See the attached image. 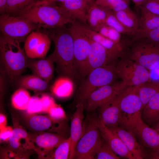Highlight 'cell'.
<instances>
[{
	"label": "cell",
	"mask_w": 159,
	"mask_h": 159,
	"mask_svg": "<svg viewBox=\"0 0 159 159\" xmlns=\"http://www.w3.org/2000/svg\"><path fill=\"white\" fill-rule=\"evenodd\" d=\"M26 110L29 114L42 112V105L40 98L36 96L31 97Z\"/></svg>",
	"instance_id": "cell-40"
},
{
	"label": "cell",
	"mask_w": 159,
	"mask_h": 159,
	"mask_svg": "<svg viewBox=\"0 0 159 159\" xmlns=\"http://www.w3.org/2000/svg\"><path fill=\"white\" fill-rule=\"evenodd\" d=\"M124 56L150 71L159 63V44L145 38L138 39L131 42Z\"/></svg>",
	"instance_id": "cell-5"
},
{
	"label": "cell",
	"mask_w": 159,
	"mask_h": 159,
	"mask_svg": "<svg viewBox=\"0 0 159 159\" xmlns=\"http://www.w3.org/2000/svg\"><path fill=\"white\" fill-rule=\"evenodd\" d=\"M17 16L26 19L43 29L64 26L73 20L66 16L59 6L46 0H39Z\"/></svg>",
	"instance_id": "cell-3"
},
{
	"label": "cell",
	"mask_w": 159,
	"mask_h": 159,
	"mask_svg": "<svg viewBox=\"0 0 159 159\" xmlns=\"http://www.w3.org/2000/svg\"><path fill=\"white\" fill-rule=\"evenodd\" d=\"M96 32L117 43L122 42L128 39H124L122 36L123 34L105 23L101 25Z\"/></svg>",
	"instance_id": "cell-34"
},
{
	"label": "cell",
	"mask_w": 159,
	"mask_h": 159,
	"mask_svg": "<svg viewBox=\"0 0 159 159\" xmlns=\"http://www.w3.org/2000/svg\"><path fill=\"white\" fill-rule=\"evenodd\" d=\"M65 139L63 137L58 134L44 132L37 135L32 140L33 143L39 148L49 151L56 148Z\"/></svg>",
	"instance_id": "cell-28"
},
{
	"label": "cell",
	"mask_w": 159,
	"mask_h": 159,
	"mask_svg": "<svg viewBox=\"0 0 159 159\" xmlns=\"http://www.w3.org/2000/svg\"><path fill=\"white\" fill-rule=\"evenodd\" d=\"M141 118L149 125H154L159 121V93L153 96L144 106Z\"/></svg>",
	"instance_id": "cell-25"
},
{
	"label": "cell",
	"mask_w": 159,
	"mask_h": 159,
	"mask_svg": "<svg viewBox=\"0 0 159 159\" xmlns=\"http://www.w3.org/2000/svg\"><path fill=\"white\" fill-rule=\"evenodd\" d=\"M136 6L139 7L147 0H132Z\"/></svg>",
	"instance_id": "cell-49"
},
{
	"label": "cell",
	"mask_w": 159,
	"mask_h": 159,
	"mask_svg": "<svg viewBox=\"0 0 159 159\" xmlns=\"http://www.w3.org/2000/svg\"><path fill=\"white\" fill-rule=\"evenodd\" d=\"M49 82L34 74L21 75L18 79L16 87L36 91H42L48 87Z\"/></svg>",
	"instance_id": "cell-26"
},
{
	"label": "cell",
	"mask_w": 159,
	"mask_h": 159,
	"mask_svg": "<svg viewBox=\"0 0 159 159\" xmlns=\"http://www.w3.org/2000/svg\"><path fill=\"white\" fill-rule=\"evenodd\" d=\"M62 3L60 8L66 16L87 24L89 4L85 0H67Z\"/></svg>",
	"instance_id": "cell-21"
},
{
	"label": "cell",
	"mask_w": 159,
	"mask_h": 159,
	"mask_svg": "<svg viewBox=\"0 0 159 159\" xmlns=\"http://www.w3.org/2000/svg\"><path fill=\"white\" fill-rule=\"evenodd\" d=\"M54 62L53 53L45 58L27 57V67L30 68L33 74L49 82L53 75Z\"/></svg>",
	"instance_id": "cell-20"
},
{
	"label": "cell",
	"mask_w": 159,
	"mask_h": 159,
	"mask_svg": "<svg viewBox=\"0 0 159 159\" xmlns=\"http://www.w3.org/2000/svg\"><path fill=\"white\" fill-rule=\"evenodd\" d=\"M141 112L136 115L124 127L136 134L145 147L152 150L159 149L158 132L143 120Z\"/></svg>",
	"instance_id": "cell-11"
},
{
	"label": "cell",
	"mask_w": 159,
	"mask_h": 159,
	"mask_svg": "<svg viewBox=\"0 0 159 159\" xmlns=\"http://www.w3.org/2000/svg\"><path fill=\"white\" fill-rule=\"evenodd\" d=\"M70 150V141L69 138L64 140L56 148L52 158L55 159L69 158Z\"/></svg>",
	"instance_id": "cell-37"
},
{
	"label": "cell",
	"mask_w": 159,
	"mask_h": 159,
	"mask_svg": "<svg viewBox=\"0 0 159 159\" xmlns=\"http://www.w3.org/2000/svg\"><path fill=\"white\" fill-rule=\"evenodd\" d=\"M98 5L113 13L130 7L129 0H107Z\"/></svg>",
	"instance_id": "cell-36"
},
{
	"label": "cell",
	"mask_w": 159,
	"mask_h": 159,
	"mask_svg": "<svg viewBox=\"0 0 159 159\" xmlns=\"http://www.w3.org/2000/svg\"><path fill=\"white\" fill-rule=\"evenodd\" d=\"M82 28L91 40L102 46L119 58L123 56L129 44L128 40L116 43L91 29L87 24L80 21Z\"/></svg>",
	"instance_id": "cell-16"
},
{
	"label": "cell",
	"mask_w": 159,
	"mask_h": 159,
	"mask_svg": "<svg viewBox=\"0 0 159 159\" xmlns=\"http://www.w3.org/2000/svg\"><path fill=\"white\" fill-rule=\"evenodd\" d=\"M53 122L49 116L43 115H34L31 116L28 120L30 127L37 131L48 130L52 126Z\"/></svg>",
	"instance_id": "cell-32"
},
{
	"label": "cell",
	"mask_w": 159,
	"mask_h": 159,
	"mask_svg": "<svg viewBox=\"0 0 159 159\" xmlns=\"http://www.w3.org/2000/svg\"><path fill=\"white\" fill-rule=\"evenodd\" d=\"M127 87L122 81L114 82L93 91L87 99L84 107L88 112H92L123 92Z\"/></svg>",
	"instance_id": "cell-10"
},
{
	"label": "cell",
	"mask_w": 159,
	"mask_h": 159,
	"mask_svg": "<svg viewBox=\"0 0 159 159\" xmlns=\"http://www.w3.org/2000/svg\"><path fill=\"white\" fill-rule=\"evenodd\" d=\"M86 76L92 70L102 66L115 62L119 58L99 44L91 40Z\"/></svg>",
	"instance_id": "cell-15"
},
{
	"label": "cell",
	"mask_w": 159,
	"mask_h": 159,
	"mask_svg": "<svg viewBox=\"0 0 159 159\" xmlns=\"http://www.w3.org/2000/svg\"><path fill=\"white\" fill-rule=\"evenodd\" d=\"M142 38H145L151 41L159 44V28L143 34L136 40Z\"/></svg>",
	"instance_id": "cell-43"
},
{
	"label": "cell",
	"mask_w": 159,
	"mask_h": 159,
	"mask_svg": "<svg viewBox=\"0 0 159 159\" xmlns=\"http://www.w3.org/2000/svg\"><path fill=\"white\" fill-rule=\"evenodd\" d=\"M42 31L54 42L53 53L57 71L72 80L80 78L74 59L73 40L69 29L64 26L43 29Z\"/></svg>",
	"instance_id": "cell-1"
},
{
	"label": "cell",
	"mask_w": 159,
	"mask_h": 159,
	"mask_svg": "<svg viewBox=\"0 0 159 159\" xmlns=\"http://www.w3.org/2000/svg\"><path fill=\"white\" fill-rule=\"evenodd\" d=\"M111 12L95 2L89 4L87 17V24L92 29L96 31Z\"/></svg>",
	"instance_id": "cell-24"
},
{
	"label": "cell",
	"mask_w": 159,
	"mask_h": 159,
	"mask_svg": "<svg viewBox=\"0 0 159 159\" xmlns=\"http://www.w3.org/2000/svg\"><path fill=\"white\" fill-rule=\"evenodd\" d=\"M8 142L11 148L17 152L24 151L34 146L32 139L21 127H16L13 129Z\"/></svg>",
	"instance_id": "cell-23"
},
{
	"label": "cell",
	"mask_w": 159,
	"mask_h": 159,
	"mask_svg": "<svg viewBox=\"0 0 159 159\" xmlns=\"http://www.w3.org/2000/svg\"><path fill=\"white\" fill-rule=\"evenodd\" d=\"M47 113L54 122H57L66 118L65 112L62 108L55 103L50 108Z\"/></svg>",
	"instance_id": "cell-39"
},
{
	"label": "cell",
	"mask_w": 159,
	"mask_h": 159,
	"mask_svg": "<svg viewBox=\"0 0 159 159\" xmlns=\"http://www.w3.org/2000/svg\"><path fill=\"white\" fill-rule=\"evenodd\" d=\"M40 99L42 105V112L47 113L50 108L55 103L52 97L46 94L43 95Z\"/></svg>",
	"instance_id": "cell-42"
},
{
	"label": "cell",
	"mask_w": 159,
	"mask_h": 159,
	"mask_svg": "<svg viewBox=\"0 0 159 159\" xmlns=\"http://www.w3.org/2000/svg\"><path fill=\"white\" fill-rule=\"evenodd\" d=\"M97 121V119L90 120L83 129L75 148L74 159H95L102 141Z\"/></svg>",
	"instance_id": "cell-8"
},
{
	"label": "cell",
	"mask_w": 159,
	"mask_h": 159,
	"mask_svg": "<svg viewBox=\"0 0 159 159\" xmlns=\"http://www.w3.org/2000/svg\"><path fill=\"white\" fill-rule=\"evenodd\" d=\"M95 159H119L120 157L114 152L103 140H102L100 146Z\"/></svg>",
	"instance_id": "cell-38"
},
{
	"label": "cell",
	"mask_w": 159,
	"mask_h": 159,
	"mask_svg": "<svg viewBox=\"0 0 159 159\" xmlns=\"http://www.w3.org/2000/svg\"><path fill=\"white\" fill-rule=\"evenodd\" d=\"M74 85L70 77L61 76L58 78L52 85L51 90L52 94L59 98H64L70 96L74 91Z\"/></svg>",
	"instance_id": "cell-27"
},
{
	"label": "cell",
	"mask_w": 159,
	"mask_h": 159,
	"mask_svg": "<svg viewBox=\"0 0 159 159\" xmlns=\"http://www.w3.org/2000/svg\"><path fill=\"white\" fill-rule=\"evenodd\" d=\"M113 14L124 25L133 31L134 34L138 32L140 25V17L130 7Z\"/></svg>",
	"instance_id": "cell-29"
},
{
	"label": "cell",
	"mask_w": 159,
	"mask_h": 159,
	"mask_svg": "<svg viewBox=\"0 0 159 159\" xmlns=\"http://www.w3.org/2000/svg\"><path fill=\"white\" fill-rule=\"evenodd\" d=\"M6 117L3 114L0 115V130L6 127Z\"/></svg>",
	"instance_id": "cell-48"
},
{
	"label": "cell",
	"mask_w": 159,
	"mask_h": 159,
	"mask_svg": "<svg viewBox=\"0 0 159 159\" xmlns=\"http://www.w3.org/2000/svg\"><path fill=\"white\" fill-rule=\"evenodd\" d=\"M154 129H156L158 128H159V121L157 122L154 125Z\"/></svg>",
	"instance_id": "cell-52"
},
{
	"label": "cell",
	"mask_w": 159,
	"mask_h": 159,
	"mask_svg": "<svg viewBox=\"0 0 159 159\" xmlns=\"http://www.w3.org/2000/svg\"><path fill=\"white\" fill-rule=\"evenodd\" d=\"M20 41L2 34L0 37V66L5 70L11 85L17 82L27 68V57Z\"/></svg>",
	"instance_id": "cell-2"
},
{
	"label": "cell",
	"mask_w": 159,
	"mask_h": 159,
	"mask_svg": "<svg viewBox=\"0 0 159 159\" xmlns=\"http://www.w3.org/2000/svg\"><path fill=\"white\" fill-rule=\"evenodd\" d=\"M158 140H159V132H158Z\"/></svg>",
	"instance_id": "cell-54"
},
{
	"label": "cell",
	"mask_w": 159,
	"mask_h": 159,
	"mask_svg": "<svg viewBox=\"0 0 159 159\" xmlns=\"http://www.w3.org/2000/svg\"><path fill=\"white\" fill-rule=\"evenodd\" d=\"M46 0L50 3H52L53 2L55 1H60L62 2L66 1L67 0Z\"/></svg>",
	"instance_id": "cell-50"
},
{
	"label": "cell",
	"mask_w": 159,
	"mask_h": 159,
	"mask_svg": "<svg viewBox=\"0 0 159 159\" xmlns=\"http://www.w3.org/2000/svg\"><path fill=\"white\" fill-rule=\"evenodd\" d=\"M121 126H125L143 108L142 102L138 95L137 86L128 87L125 90L121 99Z\"/></svg>",
	"instance_id": "cell-13"
},
{
	"label": "cell",
	"mask_w": 159,
	"mask_h": 159,
	"mask_svg": "<svg viewBox=\"0 0 159 159\" xmlns=\"http://www.w3.org/2000/svg\"><path fill=\"white\" fill-rule=\"evenodd\" d=\"M107 0H96L95 2L97 5H99L102 2Z\"/></svg>",
	"instance_id": "cell-51"
},
{
	"label": "cell",
	"mask_w": 159,
	"mask_h": 159,
	"mask_svg": "<svg viewBox=\"0 0 159 159\" xmlns=\"http://www.w3.org/2000/svg\"><path fill=\"white\" fill-rule=\"evenodd\" d=\"M31 97L29 93L26 89L18 88L12 96V105L16 109L26 110Z\"/></svg>",
	"instance_id": "cell-31"
},
{
	"label": "cell",
	"mask_w": 159,
	"mask_h": 159,
	"mask_svg": "<svg viewBox=\"0 0 159 159\" xmlns=\"http://www.w3.org/2000/svg\"><path fill=\"white\" fill-rule=\"evenodd\" d=\"M120 58L115 63L116 72L127 87L137 86L150 81L148 70L125 56Z\"/></svg>",
	"instance_id": "cell-6"
},
{
	"label": "cell",
	"mask_w": 159,
	"mask_h": 159,
	"mask_svg": "<svg viewBox=\"0 0 159 159\" xmlns=\"http://www.w3.org/2000/svg\"><path fill=\"white\" fill-rule=\"evenodd\" d=\"M71 24L69 29L73 40L74 59L80 78H84L86 76L90 40L82 30L80 21L74 20Z\"/></svg>",
	"instance_id": "cell-7"
},
{
	"label": "cell",
	"mask_w": 159,
	"mask_h": 159,
	"mask_svg": "<svg viewBox=\"0 0 159 159\" xmlns=\"http://www.w3.org/2000/svg\"><path fill=\"white\" fill-rule=\"evenodd\" d=\"M105 23L123 35L132 37L134 34L133 31L124 25L112 12L108 15Z\"/></svg>",
	"instance_id": "cell-35"
},
{
	"label": "cell",
	"mask_w": 159,
	"mask_h": 159,
	"mask_svg": "<svg viewBox=\"0 0 159 159\" xmlns=\"http://www.w3.org/2000/svg\"><path fill=\"white\" fill-rule=\"evenodd\" d=\"M150 81H159V63L149 71Z\"/></svg>",
	"instance_id": "cell-45"
},
{
	"label": "cell",
	"mask_w": 159,
	"mask_h": 159,
	"mask_svg": "<svg viewBox=\"0 0 159 159\" xmlns=\"http://www.w3.org/2000/svg\"><path fill=\"white\" fill-rule=\"evenodd\" d=\"M7 9L6 14L16 16L39 0H7Z\"/></svg>",
	"instance_id": "cell-33"
},
{
	"label": "cell",
	"mask_w": 159,
	"mask_h": 159,
	"mask_svg": "<svg viewBox=\"0 0 159 159\" xmlns=\"http://www.w3.org/2000/svg\"><path fill=\"white\" fill-rule=\"evenodd\" d=\"M40 28L28 19L21 17L7 14L0 16V29L2 34L21 42H24L31 32Z\"/></svg>",
	"instance_id": "cell-9"
},
{
	"label": "cell",
	"mask_w": 159,
	"mask_h": 159,
	"mask_svg": "<svg viewBox=\"0 0 159 159\" xmlns=\"http://www.w3.org/2000/svg\"><path fill=\"white\" fill-rule=\"evenodd\" d=\"M51 39L39 29L31 32L24 42V49L27 57L42 59L46 55L50 46Z\"/></svg>",
	"instance_id": "cell-12"
},
{
	"label": "cell",
	"mask_w": 159,
	"mask_h": 159,
	"mask_svg": "<svg viewBox=\"0 0 159 159\" xmlns=\"http://www.w3.org/2000/svg\"><path fill=\"white\" fill-rule=\"evenodd\" d=\"M109 128L121 139L134 159H142L148 156L136 141L135 135L132 131L121 126Z\"/></svg>",
	"instance_id": "cell-18"
},
{
	"label": "cell",
	"mask_w": 159,
	"mask_h": 159,
	"mask_svg": "<svg viewBox=\"0 0 159 159\" xmlns=\"http://www.w3.org/2000/svg\"><path fill=\"white\" fill-rule=\"evenodd\" d=\"M7 9V0H0V13L1 14L6 13Z\"/></svg>",
	"instance_id": "cell-46"
},
{
	"label": "cell",
	"mask_w": 159,
	"mask_h": 159,
	"mask_svg": "<svg viewBox=\"0 0 159 159\" xmlns=\"http://www.w3.org/2000/svg\"><path fill=\"white\" fill-rule=\"evenodd\" d=\"M137 87L143 108L153 96L159 93V81L148 82L137 86Z\"/></svg>",
	"instance_id": "cell-30"
},
{
	"label": "cell",
	"mask_w": 159,
	"mask_h": 159,
	"mask_svg": "<svg viewBox=\"0 0 159 159\" xmlns=\"http://www.w3.org/2000/svg\"><path fill=\"white\" fill-rule=\"evenodd\" d=\"M124 91L99 108V115L98 119L109 128L122 125L120 104Z\"/></svg>",
	"instance_id": "cell-14"
},
{
	"label": "cell",
	"mask_w": 159,
	"mask_h": 159,
	"mask_svg": "<svg viewBox=\"0 0 159 159\" xmlns=\"http://www.w3.org/2000/svg\"><path fill=\"white\" fill-rule=\"evenodd\" d=\"M140 6L152 14L159 16V0H147Z\"/></svg>",
	"instance_id": "cell-41"
},
{
	"label": "cell",
	"mask_w": 159,
	"mask_h": 159,
	"mask_svg": "<svg viewBox=\"0 0 159 159\" xmlns=\"http://www.w3.org/2000/svg\"><path fill=\"white\" fill-rule=\"evenodd\" d=\"M115 62L95 68L88 74L79 89L77 104L81 103L84 105L89 95L93 91L115 82L118 77L116 71Z\"/></svg>",
	"instance_id": "cell-4"
},
{
	"label": "cell",
	"mask_w": 159,
	"mask_h": 159,
	"mask_svg": "<svg viewBox=\"0 0 159 159\" xmlns=\"http://www.w3.org/2000/svg\"><path fill=\"white\" fill-rule=\"evenodd\" d=\"M97 125L103 140L116 154L122 158L134 159L122 141L110 128L98 119Z\"/></svg>",
	"instance_id": "cell-17"
},
{
	"label": "cell",
	"mask_w": 159,
	"mask_h": 159,
	"mask_svg": "<svg viewBox=\"0 0 159 159\" xmlns=\"http://www.w3.org/2000/svg\"><path fill=\"white\" fill-rule=\"evenodd\" d=\"M87 3L90 4L93 3L94 0H85Z\"/></svg>",
	"instance_id": "cell-53"
},
{
	"label": "cell",
	"mask_w": 159,
	"mask_h": 159,
	"mask_svg": "<svg viewBox=\"0 0 159 159\" xmlns=\"http://www.w3.org/2000/svg\"><path fill=\"white\" fill-rule=\"evenodd\" d=\"M13 130L10 127H6L0 130V140L4 141H8Z\"/></svg>",
	"instance_id": "cell-44"
},
{
	"label": "cell",
	"mask_w": 159,
	"mask_h": 159,
	"mask_svg": "<svg viewBox=\"0 0 159 159\" xmlns=\"http://www.w3.org/2000/svg\"><path fill=\"white\" fill-rule=\"evenodd\" d=\"M148 158L150 159H159V148L156 150H152Z\"/></svg>",
	"instance_id": "cell-47"
},
{
	"label": "cell",
	"mask_w": 159,
	"mask_h": 159,
	"mask_svg": "<svg viewBox=\"0 0 159 159\" xmlns=\"http://www.w3.org/2000/svg\"><path fill=\"white\" fill-rule=\"evenodd\" d=\"M140 10V25L138 32L131 37L133 41L141 35L159 28V16L150 13L142 6Z\"/></svg>",
	"instance_id": "cell-22"
},
{
	"label": "cell",
	"mask_w": 159,
	"mask_h": 159,
	"mask_svg": "<svg viewBox=\"0 0 159 159\" xmlns=\"http://www.w3.org/2000/svg\"><path fill=\"white\" fill-rule=\"evenodd\" d=\"M84 105L77 104L75 111L71 118L70 136V150L69 159H74L76 145L83 133V120Z\"/></svg>",
	"instance_id": "cell-19"
}]
</instances>
